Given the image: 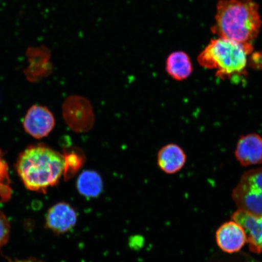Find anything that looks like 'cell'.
<instances>
[{
	"label": "cell",
	"mask_w": 262,
	"mask_h": 262,
	"mask_svg": "<svg viewBox=\"0 0 262 262\" xmlns=\"http://www.w3.org/2000/svg\"><path fill=\"white\" fill-rule=\"evenodd\" d=\"M62 155L64 161V179L70 180L83 168L86 159L83 150L76 147L64 148Z\"/></svg>",
	"instance_id": "obj_14"
},
{
	"label": "cell",
	"mask_w": 262,
	"mask_h": 262,
	"mask_svg": "<svg viewBox=\"0 0 262 262\" xmlns=\"http://www.w3.org/2000/svg\"><path fill=\"white\" fill-rule=\"evenodd\" d=\"M9 224L7 218L0 212V248L8 241L9 237Z\"/></svg>",
	"instance_id": "obj_15"
},
{
	"label": "cell",
	"mask_w": 262,
	"mask_h": 262,
	"mask_svg": "<svg viewBox=\"0 0 262 262\" xmlns=\"http://www.w3.org/2000/svg\"><path fill=\"white\" fill-rule=\"evenodd\" d=\"M16 169L26 188L45 192L63 176V157L46 146H30L19 156Z\"/></svg>",
	"instance_id": "obj_2"
},
{
	"label": "cell",
	"mask_w": 262,
	"mask_h": 262,
	"mask_svg": "<svg viewBox=\"0 0 262 262\" xmlns=\"http://www.w3.org/2000/svg\"><path fill=\"white\" fill-rule=\"evenodd\" d=\"M232 219L244 229L250 250L254 253H262V215H254L238 209Z\"/></svg>",
	"instance_id": "obj_10"
},
{
	"label": "cell",
	"mask_w": 262,
	"mask_h": 262,
	"mask_svg": "<svg viewBox=\"0 0 262 262\" xmlns=\"http://www.w3.org/2000/svg\"><path fill=\"white\" fill-rule=\"evenodd\" d=\"M250 43H242L229 39L212 40L199 55V64L208 70H215L223 80L240 77L245 73L248 56L253 53Z\"/></svg>",
	"instance_id": "obj_3"
},
{
	"label": "cell",
	"mask_w": 262,
	"mask_h": 262,
	"mask_svg": "<svg viewBox=\"0 0 262 262\" xmlns=\"http://www.w3.org/2000/svg\"><path fill=\"white\" fill-rule=\"evenodd\" d=\"M63 116L69 126L76 132L87 131L93 126V110L89 101L83 97L68 98L64 103Z\"/></svg>",
	"instance_id": "obj_5"
},
{
	"label": "cell",
	"mask_w": 262,
	"mask_h": 262,
	"mask_svg": "<svg viewBox=\"0 0 262 262\" xmlns=\"http://www.w3.org/2000/svg\"><path fill=\"white\" fill-rule=\"evenodd\" d=\"M232 199L240 210L262 215V167L245 172L232 191Z\"/></svg>",
	"instance_id": "obj_4"
},
{
	"label": "cell",
	"mask_w": 262,
	"mask_h": 262,
	"mask_svg": "<svg viewBox=\"0 0 262 262\" xmlns=\"http://www.w3.org/2000/svg\"><path fill=\"white\" fill-rule=\"evenodd\" d=\"M55 124L54 115L47 107L40 105L32 106L24 120L26 132L37 139L48 136L54 129Z\"/></svg>",
	"instance_id": "obj_6"
},
{
	"label": "cell",
	"mask_w": 262,
	"mask_h": 262,
	"mask_svg": "<svg viewBox=\"0 0 262 262\" xmlns=\"http://www.w3.org/2000/svg\"><path fill=\"white\" fill-rule=\"evenodd\" d=\"M103 180L99 173L92 170L82 172L78 176L77 188L85 198H96L102 192Z\"/></svg>",
	"instance_id": "obj_13"
},
{
	"label": "cell",
	"mask_w": 262,
	"mask_h": 262,
	"mask_svg": "<svg viewBox=\"0 0 262 262\" xmlns=\"http://www.w3.org/2000/svg\"><path fill=\"white\" fill-rule=\"evenodd\" d=\"M216 242L219 247L227 253L240 251L247 242L243 227L234 221L223 224L216 232Z\"/></svg>",
	"instance_id": "obj_8"
},
{
	"label": "cell",
	"mask_w": 262,
	"mask_h": 262,
	"mask_svg": "<svg viewBox=\"0 0 262 262\" xmlns=\"http://www.w3.org/2000/svg\"><path fill=\"white\" fill-rule=\"evenodd\" d=\"M77 222V213L71 205L59 202L49 209L46 217V225L55 234L67 233Z\"/></svg>",
	"instance_id": "obj_7"
},
{
	"label": "cell",
	"mask_w": 262,
	"mask_h": 262,
	"mask_svg": "<svg viewBox=\"0 0 262 262\" xmlns=\"http://www.w3.org/2000/svg\"><path fill=\"white\" fill-rule=\"evenodd\" d=\"M186 156L181 147L176 144H168L162 147L157 155L160 168L168 174H173L183 168Z\"/></svg>",
	"instance_id": "obj_11"
},
{
	"label": "cell",
	"mask_w": 262,
	"mask_h": 262,
	"mask_svg": "<svg viewBox=\"0 0 262 262\" xmlns=\"http://www.w3.org/2000/svg\"><path fill=\"white\" fill-rule=\"evenodd\" d=\"M192 64L189 55L183 51L173 52L166 61V71L177 81L187 79L192 73Z\"/></svg>",
	"instance_id": "obj_12"
},
{
	"label": "cell",
	"mask_w": 262,
	"mask_h": 262,
	"mask_svg": "<svg viewBox=\"0 0 262 262\" xmlns=\"http://www.w3.org/2000/svg\"><path fill=\"white\" fill-rule=\"evenodd\" d=\"M261 25L258 6L254 0H221L211 31L220 38L251 44Z\"/></svg>",
	"instance_id": "obj_1"
},
{
	"label": "cell",
	"mask_w": 262,
	"mask_h": 262,
	"mask_svg": "<svg viewBox=\"0 0 262 262\" xmlns=\"http://www.w3.org/2000/svg\"><path fill=\"white\" fill-rule=\"evenodd\" d=\"M14 262H41L38 260L34 259V258H31V259L24 260H16Z\"/></svg>",
	"instance_id": "obj_16"
},
{
	"label": "cell",
	"mask_w": 262,
	"mask_h": 262,
	"mask_svg": "<svg viewBox=\"0 0 262 262\" xmlns=\"http://www.w3.org/2000/svg\"><path fill=\"white\" fill-rule=\"evenodd\" d=\"M235 156L243 166L261 164L262 137L255 133L242 136L235 147Z\"/></svg>",
	"instance_id": "obj_9"
}]
</instances>
